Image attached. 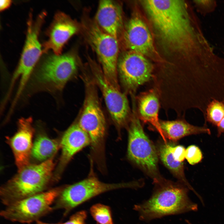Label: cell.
<instances>
[{
	"label": "cell",
	"mask_w": 224,
	"mask_h": 224,
	"mask_svg": "<svg viewBox=\"0 0 224 224\" xmlns=\"http://www.w3.org/2000/svg\"><path fill=\"white\" fill-rule=\"evenodd\" d=\"M143 5L160 37L174 50L185 51L193 43L185 3L181 0H145Z\"/></svg>",
	"instance_id": "cell-1"
},
{
	"label": "cell",
	"mask_w": 224,
	"mask_h": 224,
	"mask_svg": "<svg viewBox=\"0 0 224 224\" xmlns=\"http://www.w3.org/2000/svg\"><path fill=\"white\" fill-rule=\"evenodd\" d=\"M77 60L72 53L54 54L45 57L35 67L21 96L25 100L33 95L47 92L57 99L76 74Z\"/></svg>",
	"instance_id": "cell-2"
},
{
	"label": "cell",
	"mask_w": 224,
	"mask_h": 224,
	"mask_svg": "<svg viewBox=\"0 0 224 224\" xmlns=\"http://www.w3.org/2000/svg\"><path fill=\"white\" fill-rule=\"evenodd\" d=\"M153 183L154 191L149 198L134 207L140 220L149 222L166 216L197 210V205L189 198V188L183 184L162 177Z\"/></svg>",
	"instance_id": "cell-3"
},
{
	"label": "cell",
	"mask_w": 224,
	"mask_h": 224,
	"mask_svg": "<svg viewBox=\"0 0 224 224\" xmlns=\"http://www.w3.org/2000/svg\"><path fill=\"white\" fill-rule=\"evenodd\" d=\"M81 77L84 85L85 97L77 121L89 137L93 159L101 161L105 159L106 120L100 104L98 88L91 73L83 71Z\"/></svg>",
	"instance_id": "cell-4"
},
{
	"label": "cell",
	"mask_w": 224,
	"mask_h": 224,
	"mask_svg": "<svg viewBox=\"0 0 224 224\" xmlns=\"http://www.w3.org/2000/svg\"><path fill=\"white\" fill-rule=\"evenodd\" d=\"M54 166L51 158L39 164H29L18 171L1 187L2 203L7 206L44 191L50 183Z\"/></svg>",
	"instance_id": "cell-5"
},
{
	"label": "cell",
	"mask_w": 224,
	"mask_h": 224,
	"mask_svg": "<svg viewBox=\"0 0 224 224\" xmlns=\"http://www.w3.org/2000/svg\"><path fill=\"white\" fill-rule=\"evenodd\" d=\"M81 28L85 40L97 56L104 75L112 85L120 89L117 71L118 40L103 30L87 15L82 18Z\"/></svg>",
	"instance_id": "cell-6"
},
{
	"label": "cell",
	"mask_w": 224,
	"mask_h": 224,
	"mask_svg": "<svg viewBox=\"0 0 224 224\" xmlns=\"http://www.w3.org/2000/svg\"><path fill=\"white\" fill-rule=\"evenodd\" d=\"M46 15V13L43 12L34 20L32 14L30 13L29 15L24 46L19 62L7 89L9 93H12L15 85L18 81L15 95L16 98L21 96L43 53L39 37Z\"/></svg>",
	"instance_id": "cell-7"
},
{
	"label": "cell",
	"mask_w": 224,
	"mask_h": 224,
	"mask_svg": "<svg viewBox=\"0 0 224 224\" xmlns=\"http://www.w3.org/2000/svg\"><path fill=\"white\" fill-rule=\"evenodd\" d=\"M134 110L128 125V157L155 181L162 178L158 171L157 150L145 133Z\"/></svg>",
	"instance_id": "cell-8"
},
{
	"label": "cell",
	"mask_w": 224,
	"mask_h": 224,
	"mask_svg": "<svg viewBox=\"0 0 224 224\" xmlns=\"http://www.w3.org/2000/svg\"><path fill=\"white\" fill-rule=\"evenodd\" d=\"M138 181L108 183L95 176H90L79 182L64 187L55 202L54 208L64 210L67 215L78 205L101 193L124 188H138Z\"/></svg>",
	"instance_id": "cell-9"
},
{
	"label": "cell",
	"mask_w": 224,
	"mask_h": 224,
	"mask_svg": "<svg viewBox=\"0 0 224 224\" xmlns=\"http://www.w3.org/2000/svg\"><path fill=\"white\" fill-rule=\"evenodd\" d=\"M63 187L54 188L19 200L7 206L1 212L5 219L30 223L52 210V205Z\"/></svg>",
	"instance_id": "cell-10"
},
{
	"label": "cell",
	"mask_w": 224,
	"mask_h": 224,
	"mask_svg": "<svg viewBox=\"0 0 224 224\" xmlns=\"http://www.w3.org/2000/svg\"><path fill=\"white\" fill-rule=\"evenodd\" d=\"M88 60L92 77L102 94L114 123L119 129L128 125L131 115L126 94L110 82L96 62L90 58Z\"/></svg>",
	"instance_id": "cell-11"
},
{
	"label": "cell",
	"mask_w": 224,
	"mask_h": 224,
	"mask_svg": "<svg viewBox=\"0 0 224 224\" xmlns=\"http://www.w3.org/2000/svg\"><path fill=\"white\" fill-rule=\"evenodd\" d=\"M117 71L124 92L132 94L151 78L153 67L143 55L130 50L119 58Z\"/></svg>",
	"instance_id": "cell-12"
},
{
	"label": "cell",
	"mask_w": 224,
	"mask_h": 224,
	"mask_svg": "<svg viewBox=\"0 0 224 224\" xmlns=\"http://www.w3.org/2000/svg\"><path fill=\"white\" fill-rule=\"evenodd\" d=\"M34 129L31 117H21L18 120L15 134L7 138V142L12 149L18 171L29 164Z\"/></svg>",
	"instance_id": "cell-13"
},
{
	"label": "cell",
	"mask_w": 224,
	"mask_h": 224,
	"mask_svg": "<svg viewBox=\"0 0 224 224\" xmlns=\"http://www.w3.org/2000/svg\"><path fill=\"white\" fill-rule=\"evenodd\" d=\"M90 144L88 135L75 121L65 131L60 142L61 154L56 172V180L60 178L73 156Z\"/></svg>",
	"instance_id": "cell-14"
},
{
	"label": "cell",
	"mask_w": 224,
	"mask_h": 224,
	"mask_svg": "<svg viewBox=\"0 0 224 224\" xmlns=\"http://www.w3.org/2000/svg\"><path fill=\"white\" fill-rule=\"evenodd\" d=\"M77 30V25L68 16L57 13L47 30L48 38L43 45V53L51 50L54 54L61 55L64 44Z\"/></svg>",
	"instance_id": "cell-15"
},
{
	"label": "cell",
	"mask_w": 224,
	"mask_h": 224,
	"mask_svg": "<svg viewBox=\"0 0 224 224\" xmlns=\"http://www.w3.org/2000/svg\"><path fill=\"white\" fill-rule=\"evenodd\" d=\"M125 44L130 51L143 55L154 52L151 35L146 25L139 18H132L128 22L124 34Z\"/></svg>",
	"instance_id": "cell-16"
},
{
	"label": "cell",
	"mask_w": 224,
	"mask_h": 224,
	"mask_svg": "<svg viewBox=\"0 0 224 224\" xmlns=\"http://www.w3.org/2000/svg\"><path fill=\"white\" fill-rule=\"evenodd\" d=\"M95 21L103 30L119 40L123 17L121 7L118 3L111 0L100 1Z\"/></svg>",
	"instance_id": "cell-17"
},
{
	"label": "cell",
	"mask_w": 224,
	"mask_h": 224,
	"mask_svg": "<svg viewBox=\"0 0 224 224\" xmlns=\"http://www.w3.org/2000/svg\"><path fill=\"white\" fill-rule=\"evenodd\" d=\"M138 117L145 123H149L157 130L164 142L167 141L161 128L158 114L160 102L157 92L152 90L142 94L138 99Z\"/></svg>",
	"instance_id": "cell-18"
},
{
	"label": "cell",
	"mask_w": 224,
	"mask_h": 224,
	"mask_svg": "<svg viewBox=\"0 0 224 224\" xmlns=\"http://www.w3.org/2000/svg\"><path fill=\"white\" fill-rule=\"evenodd\" d=\"M161 128L166 138L174 142L189 135L201 133L211 134L206 126L200 127L190 124L184 119L174 120H160Z\"/></svg>",
	"instance_id": "cell-19"
},
{
	"label": "cell",
	"mask_w": 224,
	"mask_h": 224,
	"mask_svg": "<svg viewBox=\"0 0 224 224\" xmlns=\"http://www.w3.org/2000/svg\"><path fill=\"white\" fill-rule=\"evenodd\" d=\"M172 145L167 142L162 143L158 147L157 152L158 156L165 166L179 180L180 182L192 190L200 199V196L193 188L186 178L183 162L176 161L173 157L171 152Z\"/></svg>",
	"instance_id": "cell-20"
},
{
	"label": "cell",
	"mask_w": 224,
	"mask_h": 224,
	"mask_svg": "<svg viewBox=\"0 0 224 224\" xmlns=\"http://www.w3.org/2000/svg\"><path fill=\"white\" fill-rule=\"evenodd\" d=\"M60 146L55 140L50 139L45 134H40L33 144L31 154L35 159L45 161L51 158Z\"/></svg>",
	"instance_id": "cell-21"
},
{
	"label": "cell",
	"mask_w": 224,
	"mask_h": 224,
	"mask_svg": "<svg viewBox=\"0 0 224 224\" xmlns=\"http://www.w3.org/2000/svg\"><path fill=\"white\" fill-rule=\"evenodd\" d=\"M224 117V102L216 100L211 101L206 108L205 122L217 126Z\"/></svg>",
	"instance_id": "cell-22"
},
{
	"label": "cell",
	"mask_w": 224,
	"mask_h": 224,
	"mask_svg": "<svg viewBox=\"0 0 224 224\" xmlns=\"http://www.w3.org/2000/svg\"><path fill=\"white\" fill-rule=\"evenodd\" d=\"M90 211L94 219L99 224H113L110 209L108 206L96 204L91 207Z\"/></svg>",
	"instance_id": "cell-23"
},
{
	"label": "cell",
	"mask_w": 224,
	"mask_h": 224,
	"mask_svg": "<svg viewBox=\"0 0 224 224\" xmlns=\"http://www.w3.org/2000/svg\"><path fill=\"white\" fill-rule=\"evenodd\" d=\"M203 156L201 151L197 146L191 145L186 149L185 159L191 165H194L200 162Z\"/></svg>",
	"instance_id": "cell-24"
},
{
	"label": "cell",
	"mask_w": 224,
	"mask_h": 224,
	"mask_svg": "<svg viewBox=\"0 0 224 224\" xmlns=\"http://www.w3.org/2000/svg\"><path fill=\"white\" fill-rule=\"evenodd\" d=\"M194 2L198 8L202 13L211 11L215 5V2L214 1L197 0Z\"/></svg>",
	"instance_id": "cell-25"
},
{
	"label": "cell",
	"mask_w": 224,
	"mask_h": 224,
	"mask_svg": "<svg viewBox=\"0 0 224 224\" xmlns=\"http://www.w3.org/2000/svg\"><path fill=\"white\" fill-rule=\"evenodd\" d=\"M86 217L85 211H80L73 214L68 221L61 224H85Z\"/></svg>",
	"instance_id": "cell-26"
},
{
	"label": "cell",
	"mask_w": 224,
	"mask_h": 224,
	"mask_svg": "<svg viewBox=\"0 0 224 224\" xmlns=\"http://www.w3.org/2000/svg\"><path fill=\"white\" fill-rule=\"evenodd\" d=\"M171 152L173 157L176 161L182 162L185 159L186 149L183 146L173 145Z\"/></svg>",
	"instance_id": "cell-27"
},
{
	"label": "cell",
	"mask_w": 224,
	"mask_h": 224,
	"mask_svg": "<svg viewBox=\"0 0 224 224\" xmlns=\"http://www.w3.org/2000/svg\"><path fill=\"white\" fill-rule=\"evenodd\" d=\"M12 2L10 0H2L0 1V10L3 11L9 7L11 5Z\"/></svg>",
	"instance_id": "cell-28"
},
{
	"label": "cell",
	"mask_w": 224,
	"mask_h": 224,
	"mask_svg": "<svg viewBox=\"0 0 224 224\" xmlns=\"http://www.w3.org/2000/svg\"><path fill=\"white\" fill-rule=\"evenodd\" d=\"M217 126V136H219L224 133V117Z\"/></svg>",
	"instance_id": "cell-29"
},
{
	"label": "cell",
	"mask_w": 224,
	"mask_h": 224,
	"mask_svg": "<svg viewBox=\"0 0 224 224\" xmlns=\"http://www.w3.org/2000/svg\"><path fill=\"white\" fill-rule=\"evenodd\" d=\"M37 224H49V223H45L43 222H41V221H37Z\"/></svg>",
	"instance_id": "cell-30"
},
{
	"label": "cell",
	"mask_w": 224,
	"mask_h": 224,
	"mask_svg": "<svg viewBox=\"0 0 224 224\" xmlns=\"http://www.w3.org/2000/svg\"><path fill=\"white\" fill-rule=\"evenodd\" d=\"M186 222H187L188 223V224H192V223H191L190 222H189V221H188V220H186Z\"/></svg>",
	"instance_id": "cell-31"
}]
</instances>
